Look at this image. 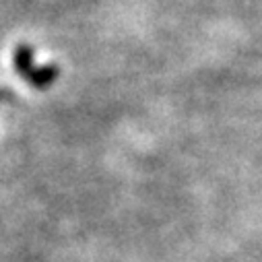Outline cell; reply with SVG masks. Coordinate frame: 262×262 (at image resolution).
Wrapping results in <instances>:
<instances>
[{
    "label": "cell",
    "instance_id": "cell-2",
    "mask_svg": "<svg viewBox=\"0 0 262 262\" xmlns=\"http://www.w3.org/2000/svg\"><path fill=\"white\" fill-rule=\"evenodd\" d=\"M13 64H15V71L25 79L33 71V52H31V48L21 43L13 54Z\"/></svg>",
    "mask_w": 262,
    "mask_h": 262
},
{
    "label": "cell",
    "instance_id": "cell-1",
    "mask_svg": "<svg viewBox=\"0 0 262 262\" xmlns=\"http://www.w3.org/2000/svg\"><path fill=\"white\" fill-rule=\"evenodd\" d=\"M58 75H60L58 67H54V64H50V67L33 69V71H31V73L25 77V81H27L31 87H35V89H48L52 83H56Z\"/></svg>",
    "mask_w": 262,
    "mask_h": 262
}]
</instances>
